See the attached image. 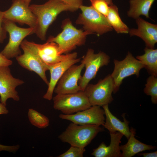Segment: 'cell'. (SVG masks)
<instances>
[{
    "instance_id": "obj_21",
    "label": "cell",
    "mask_w": 157,
    "mask_h": 157,
    "mask_svg": "<svg viewBox=\"0 0 157 157\" xmlns=\"http://www.w3.org/2000/svg\"><path fill=\"white\" fill-rule=\"evenodd\" d=\"M155 0H130V8L127 12L129 17L137 19L140 15L149 18V13Z\"/></svg>"
},
{
    "instance_id": "obj_30",
    "label": "cell",
    "mask_w": 157,
    "mask_h": 157,
    "mask_svg": "<svg viewBox=\"0 0 157 157\" xmlns=\"http://www.w3.org/2000/svg\"><path fill=\"white\" fill-rule=\"evenodd\" d=\"M20 147L19 145L17 144L13 146H7L0 144V151H5L10 152H15Z\"/></svg>"
},
{
    "instance_id": "obj_20",
    "label": "cell",
    "mask_w": 157,
    "mask_h": 157,
    "mask_svg": "<svg viewBox=\"0 0 157 157\" xmlns=\"http://www.w3.org/2000/svg\"><path fill=\"white\" fill-rule=\"evenodd\" d=\"M130 131L131 134L127 142L120 146V150L122 151L121 157H131L140 152L156 148V146L146 144L137 139L135 137V131L133 128H131Z\"/></svg>"
},
{
    "instance_id": "obj_23",
    "label": "cell",
    "mask_w": 157,
    "mask_h": 157,
    "mask_svg": "<svg viewBox=\"0 0 157 157\" xmlns=\"http://www.w3.org/2000/svg\"><path fill=\"white\" fill-rule=\"evenodd\" d=\"M106 18L110 26L117 33H129V29L122 21L116 6L113 4L109 6V12Z\"/></svg>"
},
{
    "instance_id": "obj_32",
    "label": "cell",
    "mask_w": 157,
    "mask_h": 157,
    "mask_svg": "<svg viewBox=\"0 0 157 157\" xmlns=\"http://www.w3.org/2000/svg\"><path fill=\"white\" fill-rule=\"evenodd\" d=\"M138 156H142L143 157H157V151L151 152L144 153H138Z\"/></svg>"
},
{
    "instance_id": "obj_16",
    "label": "cell",
    "mask_w": 157,
    "mask_h": 157,
    "mask_svg": "<svg viewBox=\"0 0 157 157\" xmlns=\"http://www.w3.org/2000/svg\"><path fill=\"white\" fill-rule=\"evenodd\" d=\"M30 43L42 61L48 66L62 61L67 56V54L60 53L58 45L54 42H47L40 44L30 41Z\"/></svg>"
},
{
    "instance_id": "obj_35",
    "label": "cell",
    "mask_w": 157,
    "mask_h": 157,
    "mask_svg": "<svg viewBox=\"0 0 157 157\" xmlns=\"http://www.w3.org/2000/svg\"><path fill=\"white\" fill-rule=\"evenodd\" d=\"M108 3V4L109 5H111L113 4L112 0H106Z\"/></svg>"
},
{
    "instance_id": "obj_10",
    "label": "cell",
    "mask_w": 157,
    "mask_h": 157,
    "mask_svg": "<svg viewBox=\"0 0 157 157\" xmlns=\"http://www.w3.org/2000/svg\"><path fill=\"white\" fill-rule=\"evenodd\" d=\"M23 53L17 57L16 60L23 67L38 74L47 85L48 81L46 72L49 70V66L41 60L31 46L30 41L24 40L20 45Z\"/></svg>"
},
{
    "instance_id": "obj_14",
    "label": "cell",
    "mask_w": 157,
    "mask_h": 157,
    "mask_svg": "<svg viewBox=\"0 0 157 157\" xmlns=\"http://www.w3.org/2000/svg\"><path fill=\"white\" fill-rule=\"evenodd\" d=\"M66 58L56 64L49 66L50 78L46 93L43 96L44 99L51 100L54 89L58 81L65 72L71 66L79 62L80 58H77L76 52L67 53Z\"/></svg>"
},
{
    "instance_id": "obj_3",
    "label": "cell",
    "mask_w": 157,
    "mask_h": 157,
    "mask_svg": "<svg viewBox=\"0 0 157 157\" xmlns=\"http://www.w3.org/2000/svg\"><path fill=\"white\" fill-rule=\"evenodd\" d=\"M104 131L103 128L95 125H79L70 124L58 136L62 141L71 146L85 148L97 134Z\"/></svg>"
},
{
    "instance_id": "obj_4",
    "label": "cell",
    "mask_w": 157,
    "mask_h": 157,
    "mask_svg": "<svg viewBox=\"0 0 157 157\" xmlns=\"http://www.w3.org/2000/svg\"><path fill=\"white\" fill-rule=\"evenodd\" d=\"M79 9L81 13L75 23L81 25L84 31L100 36L113 30L106 17L91 6L82 5Z\"/></svg>"
},
{
    "instance_id": "obj_17",
    "label": "cell",
    "mask_w": 157,
    "mask_h": 157,
    "mask_svg": "<svg viewBox=\"0 0 157 157\" xmlns=\"http://www.w3.org/2000/svg\"><path fill=\"white\" fill-rule=\"evenodd\" d=\"M136 23L138 28L129 29L130 35L140 37L145 42L147 47L154 49L157 42V25L140 17L136 19Z\"/></svg>"
},
{
    "instance_id": "obj_18",
    "label": "cell",
    "mask_w": 157,
    "mask_h": 157,
    "mask_svg": "<svg viewBox=\"0 0 157 157\" xmlns=\"http://www.w3.org/2000/svg\"><path fill=\"white\" fill-rule=\"evenodd\" d=\"M110 142L107 146L104 142H101L98 147L93 150L91 154L95 157H121L119 143L124 135L118 132L110 133Z\"/></svg>"
},
{
    "instance_id": "obj_13",
    "label": "cell",
    "mask_w": 157,
    "mask_h": 157,
    "mask_svg": "<svg viewBox=\"0 0 157 157\" xmlns=\"http://www.w3.org/2000/svg\"><path fill=\"white\" fill-rule=\"evenodd\" d=\"M84 67V63L82 62L79 65L74 64L70 67L58 81L54 92L57 94H67L81 91L78 82Z\"/></svg>"
},
{
    "instance_id": "obj_26",
    "label": "cell",
    "mask_w": 157,
    "mask_h": 157,
    "mask_svg": "<svg viewBox=\"0 0 157 157\" xmlns=\"http://www.w3.org/2000/svg\"><path fill=\"white\" fill-rule=\"evenodd\" d=\"M92 6L98 12L106 17L109 9V5L106 0H90Z\"/></svg>"
},
{
    "instance_id": "obj_6",
    "label": "cell",
    "mask_w": 157,
    "mask_h": 157,
    "mask_svg": "<svg viewBox=\"0 0 157 157\" xmlns=\"http://www.w3.org/2000/svg\"><path fill=\"white\" fill-rule=\"evenodd\" d=\"M53 107L63 114H71L92 106L84 91L67 94H57L53 98Z\"/></svg>"
},
{
    "instance_id": "obj_22",
    "label": "cell",
    "mask_w": 157,
    "mask_h": 157,
    "mask_svg": "<svg viewBox=\"0 0 157 157\" xmlns=\"http://www.w3.org/2000/svg\"><path fill=\"white\" fill-rule=\"evenodd\" d=\"M144 50V54L138 56L136 58L144 65L149 74L157 76V49L146 47Z\"/></svg>"
},
{
    "instance_id": "obj_9",
    "label": "cell",
    "mask_w": 157,
    "mask_h": 157,
    "mask_svg": "<svg viewBox=\"0 0 157 157\" xmlns=\"http://www.w3.org/2000/svg\"><path fill=\"white\" fill-rule=\"evenodd\" d=\"M113 63L114 69L110 75L114 82V93L118 91L125 78L133 75L138 77L140 70L144 67L139 60L129 52L123 60L119 61L114 59Z\"/></svg>"
},
{
    "instance_id": "obj_25",
    "label": "cell",
    "mask_w": 157,
    "mask_h": 157,
    "mask_svg": "<svg viewBox=\"0 0 157 157\" xmlns=\"http://www.w3.org/2000/svg\"><path fill=\"white\" fill-rule=\"evenodd\" d=\"M144 92L146 94L151 96V100L153 104H157V76L151 75L147 78Z\"/></svg>"
},
{
    "instance_id": "obj_15",
    "label": "cell",
    "mask_w": 157,
    "mask_h": 157,
    "mask_svg": "<svg viewBox=\"0 0 157 157\" xmlns=\"http://www.w3.org/2000/svg\"><path fill=\"white\" fill-rule=\"evenodd\" d=\"M24 81L14 78L12 75L9 66L0 67V101L6 106L9 98L15 101L20 99L16 88L24 83Z\"/></svg>"
},
{
    "instance_id": "obj_2",
    "label": "cell",
    "mask_w": 157,
    "mask_h": 157,
    "mask_svg": "<svg viewBox=\"0 0 157 157\" xmlns=\"http://www.w3.org/2000/svg\"><path fill=\"white\" fill-rule=\"evenodd\" d=\"M61 27L62 30L60 33L56 36H50L47 41L56 43L61 54L68 53L77 47L84 45L87 36L91 34L76 28L68 18L63 20Z\"/></svg>"
},
{
    "instance_id": "obj_31",
    "label": "cell",
    "mask_w": 157,
    "mask_h": 157,
    "mask_svg": "<svg viewBox=\"0 0 157 157\" xmlns=\"http://www.w3.org/2000/svg\"><path fill=\"white\" fill-rule=\"evenodd\" d=\"M12 63V60L6 58L0 53V67L9 66Z\"/></svg>"
},
{
    "instance_id": "obj_11",
    "label": "cell",
    "mask_w": 157,
    "mask_h": 157,
    "mask_svg": "<svg viewBox=\"0 0 157 157\" xmlns=\"http://www.w3.org/2000/svg\"><path fill=\"white\" fill-rule=\"evenodd\" d=\"M29 6L23 0H13L10 7L3 11L4 19L21 25L26 24L35 29L37 19Z\"/></svg>"
},
{
    "instance_id": "obj_8",
    "label": "cell",
    "mask_w": 157,
    "mask_h": 157,
    "mask_svg": "<svg viewBox=\"0 0 157 157\" xmlns=\"http://www.w3.org/2000/svg\"><path fill=\"white\" fill-rule=\"evenodd\" d=\"M114 84L110 74L99 80L95 84H88L84 91L91 106H103L113 100L112 96Z\"/></svg>"
},
{
    "instance_id": "obj_34",
    "label": "cell",
    "mask_w": 157,
    "mask_h": 157,
    "mask_svg": "<svg viewBox=\"0 0 157 157\" xmlns=\"http://www.w3.org/2000/svg\"><path fill=\"white\" fill-rule=\"evenodd\" d=\"M24 2L27 5L29 6L31 0H23Z\"/></svg>"
},
{
    "instance_id": "obj_24",
    "label": "cell",
    "mask_w": 157,
    "mask_h": 157,
    "mask_svg": "<svg viewBox=\"0 0 157 157\" xmlns=\"http://www.w3.org/2000/svg\"><path fill=\"white\" fill-rule=\"evenodd\" d=\"M28 117L31 123L39 128H44L49 125V121L48 118L34 109H28Z\"/></svg>"
},
{
    "instance_id": "obj_1",
    "label": "cell",
    "mask_w": 157,
    "mask_h": 157,
    "mask_svg": "<svg viewBox=\"0 0 157 157\" xmlns=\"http://www.w3.org/2000/svg\"><path fill=\"white\" fill-rule=\"evenodd\" d=\"M29 7L37 19L35 33L42 40H45L49 27L58 15L64 11L78 10L60 0H49L44 4H33Z\"/></svg>"
},
{
    "instance_id": "obj_5",
    "label": "cell",
    "mask_w": 157,
    "mask_h": 157,
    "mask_svg": "<svg viewBox=\"0 0 157 157\" xmlns=\"http://www.w3.org/2000/svg\"><path fill=\"white\" fill-rule=\"evenodd\" d=\"M3 24L9 38L8 43L0 52L8 59L16 58L21 54L20 46L24 38L35 33L34 29L29 27L23 28L17 26L11 21L4 19Z\"/></svg>"
},
{
    "instance_id": "obj_29",
    "label": "cell",
    "mask_w": 157,
    "mask_h": 157,
    "mask_svg": "<svg viewBox=\"0 0 157 157\" xmlns=\"http://www.w3.org/2000/svg\"><path fill=\"white\" fill-rule=\"evenodd\" d=\"M64 3L72 6L77 10L83 5V0H60Z\"/></svg>"
},
{
    "instance_id": "obj_33",
    "label": "cell",
    "mask_w": 157,
    "mask_h": 157,
    "mask_svg": "<svg viewBox=\"0 0 157 157\" xmlns=\"http://www.w3.org/2000/svg\"><path fill=\"white\" fill-rule=\"evenodd\" d=\"M9 111L6 107V106L1 103H0V115L2 114H7L8 113Z\"/></svg>"
},
{
    "instance_id": "obj_7",
    "label": "cell",
    "mask_w": 157,
    "mask_h": 157,
    "mask_svg": "<svg viewBox=\"0 0 157 157\" xmlns=\"http://www.w3.org/2000/svg\"><path fill=\"white\" fill-rule=\"evenodd\" d=\"M110 62V57L105 53L100 51L95 53L93 49H88L81 61L85 68L78 82L81 91H84L89 82L95 77L99 69L108 65Z\"/></svg>"
},
{
    "instance_id": "obj_12",
    "label": "cell",
    "mask_w": 157,
    "mask_h": 157,
    "mask_svg": "<svg viewBox=\"0 0 157 157\" xmlns=\"http://www.w3.org/2000/svg\"><path fill=\"white\" fill-rule=\"evenodd\" d=\"M104 109L97 105L92 106L84 110L74 114H60V118L68 120L79 125H103L105 118Z\"/></svg>"
},
{
    "instance_id": "obj_27",
    "label": "cell",
    "mask_w": 157,
    "mask_h": 157,
    "mask_svg": "<svg viewBox=\"0 0 157 157\" xmlns=\"http://www.w3.org/2000/svg\"><path fill=\"white\" fill-rule=\"evenodd\" d=\"M85 148L71 146L66 152L58 156V157H82L85 151Z\"/></svg>"
},
{
    "instance_id": "obj_19",
    "label": "cell",
    "mask_w": 157,
    "mask_h": 157,
    "mask_svg": "<svg viewBox=\"0 0 157 157\" xmlns=\"http://www.w3.org/2000/svg\"><path fill=\"white\" fill-rule=\"evenodd\" d=\"M102 107L106 117L105 121L103 126L110 133L118 132L122 134L128 139L131 133L129 126V122L126 119L125 115L122 114L124 121L122 122L111 112L108 104L104 105Z\"/></svg>"
},
{
    "instance_id": "obj_28",
    "label": "cell",
    "mask_w": 157,
    "mask_h": 157,
    "mask_svg": "<svg viewBox=\"0 0 157 157\" xmlns=\"http://www.w3.org/2000/svg\"><path fill=\"white\" fill-rule=\"evenodd\" d=\"M3 19V11L0 10V43H3L4 40L6 38L7 33L4 26Z\"/></svg>"
}]
</instances>
